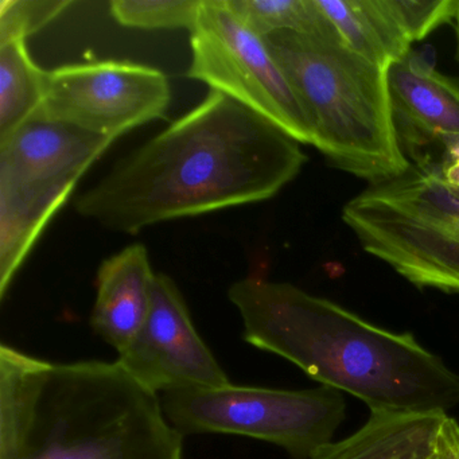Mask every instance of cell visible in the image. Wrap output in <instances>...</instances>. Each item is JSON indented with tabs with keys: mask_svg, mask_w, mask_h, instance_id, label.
I'll list each match as a JSON object with an SVG mask.
<instances>
[{
	"mask_svg": "<svg viewBox=\"0 0 459 459\" xmlns=\"http://www.w3.org/2000/svg\"><path fill=\"white\" fill-rule=\"evenodd\" d=\"M306 160L300 143L278 126L209 91L77 195L74 211L104 230L138 235L160 222L270 200Z\"/></svg>",
	"mask_w": 459,
	"mask_h": 459,
	"instance_id": "cell-1",
	"label": "cell"
},
{
	"mask_svg": "<svg viewBox=\"0 0 459 459\" xmlns=\"http://www.w3.org/2000/svg\"><path fill=\"white\" fill-rule=\"evenodd\" d=\"M244 340L361 399L370 412L447 413L459 375L411 333H394L294 284L248 276L228 290Z\"/></svg>",
	"mask_w": 459,
	"mask_h": 459,
	"instance_id": "cell-2",
	"label": "cell"
},
{
	"mask_svg": "<svg viewBox=\"0 0 459 459\" xmlns=\"http://www.w3.org/2000/svg\"><path fill=\"white\" fill-rule=\"evenodd\" d=\"M0 459H184V435L119 361L61 364L2 345Z\"/></svg>",
	"mask_w": 459,
	"mask_h": 459,
	"instance_id": "cell-3",
	"label": "cell"
},
{
	"mask_svg": "<svg viewBox=\"0 0 459 459\" xmlns=\"http://www.w3.org/2000/svg\"><path fill=\"white\" fill-rule=\"evenodd\" d=\"M307 112L314 147L332 165L375 185L407 174L386 71L341 37L281 31L265 37Z\"/></svg>",
	"mask_w": 459,
	"mask_h": 459,
	"instance_id": "cell-4",
	"label": "cell"
},
{
	"mask_svg": "<svg viewBox=\"0 0 459 459\" xmlns=\"http://www.w3.org/2000/svg\"><path fill=\"white\" fill-rule=\"evenodd\" d=\"M160 402L184 437L241 435L273 443L294 459H310L332 443L346 416L342 392L326 385L286 391L230 384L166 392Z\"/></svg>",
	"mask_w": 459,
	"mask_h": 459,
	"instance_id": "cell-5",
	"label": "cell"
},
{
	"mask_svg": "<svg viewBox=\"0 0 459 459\" xmlns=\"http://www.w3.org/2000/svg\"><path fill=\"white\" fill-rule=\"evenodd\" d=\"M187 79L224 93L278 126L300 144L314 146V128L294 87L263 37L225 0H203L190 30Z\"/></svg>",
	"mask_w": 459,
	"mask_h": 459,
	"instance_id": "cell-6",
	"label": "cell"
},
{
	"mask_svg": "<svg viewBox=\"0 0 459 459\" xmlns=\"http://www.w3.org/2000/svg\"><path fill=\"white\" fill-rule=\"evenodd\" d=\"M171 104L168 76L133 61L71 64L48 71L39 114L117 142L165 119Z\"/></svg>",
	"mask_w": 459,
	"mask_h": 459,
	"instance_id": "cell-7",
	"label": "cell"
},
{
	"mask_svg": "<svg viewBox=\"0 0 459 459\" xmlns=\"http://www.w3.org/2000/svg\"><path fill=\"white\" fill-rule=\"evenodd\" d=\"M117 361L155 394L232 384L198 335L176 281L166 273L155 275L149 316Z\"/></svg>",
	"mask_w": 459,
	"mask_h": 459,
	"instance_id": "cell-8",
	"label": "cell"
},
{
	"mask_svg": "<svg viewBox=\"0 0 459 459\" xmlns=\"http://www.w3.org/2000/svg\"><path fill=\"white\" fill-rule=\"evenodd\" d=\"M342 220L365 251L420 289L459 294V233L426 221L367 190Z\"/></svg>",
	"mask_w": 459,
	"mask_h": 459,
	"instance_id": "cell-9",
	"label": "cell"
},
{
	"mask_svg": "<svg viewBox=\"0 0 459 459\" xmlns=\"http://www.w3.org/2000/svg\"><path fill=\"white\" fill-rule=\"evenodd\" d=\"M114 143L112 139L36 114L0 142V181L79 184Z\"/></svg>",
	"mask_w": 459,
	"mask_h": 459,
	"instance_id": "cell-10",
	"label": "cell"
},
{
	"mask_svg": "<svg viewBox=\"0 0 459 459\" xmlns=\"http://www.w3.org/2000/svg\"><path fill=\"white\" fill-rule=\"evenodd\" d=\"M397 135L424 144L440 142L446 149L459 139V85L411 57L386 71Z\"/></svg>",
	"mask_w": 459,
	"mask_h": 459,
	"instance_id": "cell-11",
	"label": "cell"
},
{
	"mask_svg": "<svg viewBox=\"0 0 459 459\" xmlns=\"http://www.w3.org/2000/svg\"><path fill=\"white\" fill-rule=\"evenodd\" d=\"M155 275L142 243L130 244L99 267L91 326L117 353L127 348L149 316Z\"/></svg>",
	"mask_w": 459,
	"mask_h": 459,
	"instance_id": "cell-12",
	"label": "cell"
},
{
	"mask_svg": "<svg viewBox=\"0 0 459 459\" xmlns=\"http://www.w3.org/2000/svg\"><path fill=\"white\" fill-rule=\"evenodd\" d=\"M76 182L15 185L0 181V298L53 217L68 203Z\"/></svg>",
	"mask_w": 459,
	"mask_h": 459,
	"instance_id": "cell-13",
	"label": "cell"
},
{
	"mask_svg": "<svg viewBox=\"0 0 459 459\" xmlns=\"http://www.w3.org/2000/svg\"><path fill=\"white\" fill-rule=\"evenodd\" d=\"M447 413L370 412L346 439L332 442L310 459H426Z\"/></svg>",
	"mask_w": 459,
	"mask_h": 459,
	"instance_id": "cell-14",
	"label": "cell"
},
{
	"mask_svg": "<svg viewBox=\"0 0 459 459\" xmlns=\"http://www.w3.org/2000/svg\"><path fill=\"white\" fill-rule=\"evenodd\" d=\"M342 41L370 63L388 69L410 55L405 39L381 0H316Z\"/></svg>",
	"mask_w": 459,
	"mask_h": 459,
	"instance_id": "cell-15",
	"label": "cell"
},
{
	"mask_svg": "<svg viewBox=\"0 0 459 459\" xmlns=\"http://www.w3.org/2000/svg\"><path fill=\"white\" fill-rule=\"evenodd\" d=\"M47 74L31 57L26 41L0 45V142L39 114Z\"/></svg>",
	"mask_w": 459,
	"mask_h": 459,
	"instance_id": "cell-16",
	"label": "cell"
},
{
	"mask_svg": "<svg viewBox=\"0 0 459 459\" xmlns=\"http://www.w3.org/2000/svg\"><path fill=\"white\" fill-rule=\"evenodd\" d=\"M369 190L426 221L459 233V197L442 171L407 173Z\"/></svg>",
	"mask_w": 459,
	"mask_h": 459,
	"instance_id": "cell-17",
	"label": "cell"
},
{
	"mask_svg": "<svg viewBox=\"0 0 459 459\" xmlns=\"http://www.w3.org/2000/svg\"><path fill=\"white\" fill-rule=\"evenodd\" d=\"M225 4L263 39L281 31L341 37L316 0H225Z\"/></svg>",
	"mask_w": 459,
	"mask_h": 459,
	"instance_id": "cell-18",
	"label": "cell"
},
{
	"mask_svg": "<svg viewBox=\"0 0 459 459\" xmlns=\"http://www.w3.org/2000/svg\"><path fill=\"white\" fill-rule=\"evenodd\" d=\"M203 0H112L111 17L123 28L192 30Z\"/></svg>",
	"mask_w": 459,
	"mask_h": 459,
	"instance_id": "cell-19",
	"label": "cell"
},
{
	"mask_svg": "<svg viewBox=\"0 0 459 459\" xmlns=\"http://www.w3.org/2000/svg\"><path fill=\"white\" fill-rule=\"evenodd\" d=\"M71 6V0H2L0 45L28 41Z\"/></svg>",
	"mask_w": 459,
	"mask_h": 459,
	"instance_id": "cell-20",
	"label": "cell"
},
{
	"mask_svg": "<svg viewBox=\"0 0 459 459\" xmlns=\"http://www.w3.org/2000/svg\"><path fill=\"white\" fill-rule=\"evenodd\" d=\"M405 39L412 44L426 39L455 18L458 0H381Z\"/></svg>",
	"mask_w": 459,
	"mask_h": 459,
	"instance_id": "cell-21",
	"label": "cell"
},
{
	"mask_svg": "<svg viewBox=\"0 0 459 459\" xmlns=\"http://www.w3.org/2000/svg\"><path fill=\"white\" fill-rule=\"evenodd\" d=\"M426 459H459V423L446 416Z\"/></svg>",
	"mask_w": 459,
	"mask_h": 459,
	"instance_id": "cell-22",
	"label": "cell"
},
{
	"mask_svg": "<svg viewBox=\"0 0 459 459\" xmlns=\"http://www.w3.org/2000/svg\"><path fill=\"white\" fill-rule=\"evenodd\" d=\"M443 177L446 182L450 185L451 189L456 193L459 197V160H450L443 166Z\"/></svg>",
	"mask_w": 459,
	"mask_h": 459,
	"instance_id": "cell-23",
	"label": "cell"
},
{
	"mask_svg": "<svg viewBox=\"0 0 459 459\" xmlns=\"http://www.w3.org/2000/svg\"><path fill=\"white\" fill-rule=\"evenodd\" d=\"M455 20H456V29H458V37H459V0H458V7H456Z\"/></svg>",
	"mask_w": 459,
	"mask_h": 459,
	"instance_id": "cell-24",
	"label": "cell"
}]
</instances>
